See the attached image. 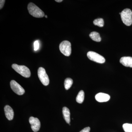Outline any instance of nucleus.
Masks as SVG:
<instances>
[{"mask_svg":"<svg viewBox=\"0 0 132 132\" xmlns=\"http://www.w3.org/2000/svg\"><path fill=\"white\" fill-rule=\"evenodd\" d=\"M27 8L29 13L34 17L42 18L45 16L44 12L32 3H29Z\"/></svg>","mask_w":132,"mask_h":132,"instance_id":"obj_1","label":"nucleus"},{"mask_svg":"<svg viewBox=\"0 0 132 132\" xmlns=\"http://www.w3.org/2000/svg\"><path fill=\"white\" fill-rule=\"evenodd\" d=\"M12 67L16 72L25 78H29L31 76V73L30 70L26 66L13 64L12 65Z\"/></svg>","mask_w":132,"mask_h":132,"instance_id":"obj_2","label":"nucleus"},{"mask_svg":"<svg viewBox=\"0 0 132 132\" xmlns=\"http://www.w3.org/2000/svg\"><path fill=\"white\" fill-rule=\"evenodd\" d=\"M121 20L126 26H130L132 24V12L129 9H126L121 13Z\"/></svg>","mask_w":132,"mask_h":132,"instance_id":"obj_3","label":"nucleus"},{"mask_svg":"<svg viewBox=\"0 0 132 132\" xmlns=\"http://www.w3.org/2000/svg\"><path fill=\"white\" fill-rule=\"evenodd\" d=\"M60 51L62 54L66 56H70L71 54V43L68 41L62 42L59 46Z\"/></svg>","mask_w":132,"mask_h":132,"instance_id":"obj_4","label":"nucleus"},{"mask_svg":"<svg viewBox=\"0 0 132 132\" xmlns=\"http://www.w3.org/2000/svg\"><path fill=\"white\" fill-rule=\"evenodd\" d=\"M87 56L91 61L100 64H103L105 62V58L96 52L92 51L88 52L87 53Z\"/></svg>","mask_w":132,"mask_h":132,"instance_id":"obj_5","label":"nucleus"},{"mask_svg":"<svg viewBox=\"0 0 132 132\" xmlns=\"http://www.w3.org/2000/svg\"><path fill=\"white\" fill-rule=\"evenodd\" d=\"M38 76L41 82L44 86H48L49 84V79L45 69L40 67L38 69Z\"/></svg>","mask_w":132,"mask_h":132,"instance_id":"obj_6","label":"nucleus"},{"mask_svg":"<svg viewBox=\"0 0 132 132\" xmlns=\"http://www.w3.org/2000/svg\"><path fill=\"white\" fill-rule=\"evenodd\" d=\"M10 85L12 90L16 94L19 95H22L25 93V90L23 88L15 81H11Z\"/></svg>","mask_w":132,"mask_h":132,"instance_id":"obj_7","label":"nucleus"},{"mask_svg":"<svg viewBox=\"0 0 132 132\" xmlns=\"http://www.w3.org/2000/svg\"><path fill=\"white\" fill-rule=\"evenodd\" d=\"M29 122L31 125L32 130L35 132H38L40 127V123L38 118L31 117L29 119Z\"/></svg>","mask_w":132,"mask_h":132,"instance_id":"obj_8","label":"nucleus"},{"mask_svg":"<svg viewBox=\"0 0 132 132\" xmlns=\"http://www.w3.org/2000/svg\"><path fill=\"white\" fill-rule=\"evenodd\" d=\"M95 98L98 102H106L110 100V96L109 95L106 94L100 93L95 95Z\"/></svg>","mask_w":132,"mask_h":132,"instance_id":"obj_9","label":"nucleus"},{"mask_svg":"<svg viewBox=\"0 0 132 132\" xmlns=\"http://www.w3.org/2000/svg\"><path fill=\"white\" fill-rule=\"evenodd\" d=\"M4 111L7 119L9 120H12L13 119L14 113L12 108L9 105H6L4 108Z\"/></svg>","mask_w":132,"mask_h":132,"instance_id":"obj_10","label":"nucleus"},{"mask_svg":"<svg viewBox=\"0 0 132 132\" xmlns=\"http://www.w3.org/2000/svg\"><path fill=\"white\" fill-rule=\"evenodd\" d=\"M120 62L123 65L126 67L132 68V57H123L120 59Z\"/></svg>","mask_w":132,"mask_h":132,"instance_id":"obj_11","label":"nucleus"},{"mask_svg":"<svg viewBox=\"0 0 132 132\" xmlns=\"http://www.w3.org/2000/svg\"><path fill=\"white\" fill-rule=\"evenodd\" d=\"M62 113L65 120L68 124H70L71 121L70 119V112L69 109L66 107H64L62 109Z\"/></svg>","mask_w":132,"mask_h":132,"instance_id":"obj_12","label":"nucleus"},{"mask_svg":"<svg viewBox=\"0 0 132 132\" xmlns=\"http://www.w3.org/2000/svg\"><path fill=\"white\" fill-rule=\"evenodd\" d=\"M90 38L94 41L100 42L101 41V39L100 36V34L96 32H93L89 35Z\"/></svg>","mask_w":132,"mask_h":132,"instance_id":"obj_13","label":"nucleus"},{"mask_svg":"<svg viewBox=\"0 0 132 132\" xmlns=\"http://www.w3.org/2000/svg\"><path fill=\"white\" fill-rule=\"evenodd\" d=\"M85 98V93L84 91L81 90L79 92L76 98V101L79 104H81L83 102Z\"/></svg>","mask_w":132,"mask_h":132,"instance_id":"obj_14","label":"nucleus"},{"mask_svg":"<svg viewBox=\"0 0 132 132\" xmlns=\"http://www.w3.org/2000/svg\"><path fill=\"white\" fill-rule=\"evenodd\" d=\"M73 83V81L70 78H67L65 79L64 81V86L66 90H68L71 88Z\"/></svg>","mask_w":132,"mask_h":132,"instance_id":"obj_15","label":"nucleus"},{"mask_svg":"<svg viewBox=\"0 0 132 132\" xmlns=\"http://www.w3.org/2000/svg\"><path fill=\"white\" fill-rule=\"evenodd\" d=\"M93 23L95 26H98L100 27H102L104 26V20L101 18L95 19Z\"/></svg>","mask_w":132,"mask_h":132,"instance_id":"obj_16","label":"nucleus"},{"mask_svg":"<svg viewBox=\"0 0 132 132\" xmlns=\"http://www.w3.org/2000/svg\"><path fill=\"white\" fill-rule=\"evenodd\" d=\"M123 127L125 132H132V124L125 123L123 125Z\"/></svg>","mask_w":132,"mask_h":132,"instance_id":"obj_17","label":"nucleus"},{"mask_svg":"<svg viewBox=\"0 0 132 132\" xmlns=\"http://www.w3.org/2000/svg\"><path fill=\"white\" fill-rule=\"evenodd\" d=\"M34 50L35 51H37L39 48V41H35L34 42Z\"/></svg>","mask_w":132,"mask_h":132,"instance_id":"obj_18","label":"nucleus"},{"mask_svg":"<svg viewBox=\"0 0 132 132\" xmlns=\"http://www.w3.org/2000/svg\"><path fill=\"white\" fill-rule=\"evenodd\" d=\"M90 127H86L81 130L80 132H90Z\"/></svg>","mask_w":132,"mask_h":132,"instance_id":"obj_19","label":"nucleus"},{"mask_svg":"<svg viewBox=\"0 0 132 132\" xmlns=\"http://www.w3.org/2000/svg\"><path fill=\"white\" fill-rule=\"evenodd\" d=\"M5 1L4 0H1L0 1V9H1L4 6Z\"/></svg>","mask_w":132,"mask_h":132,"instance_id":"obj_20","label":"nucleus"},{"mask_svg":"<svg viewBox=\"0 0 132 132\" xmlns=\"http://www.w3.org/2000/svg\"><path fill=\"white\" fill-rule=\"evenodd\" d=\"M55 1H56L57 2H62L63 1L62 0H55Z\"/></svg>","mask_w":132,"mask_h":132,"instance_id":"obj_21","label":"nucleus"},{"mask_svg":"<svg viewBox=\"0 0 132 132\" xmlns=\"http://www.w3.org/2000/svg\"><path fill=\"white\" fill-rule=\"evenodd\" d=\"M45 17H46V18H47V15H45Z\"/></svg>","mask_w":132,"mask_h":132,"instance_id":"obj_22","label":"nucleus"}]
</instances>
